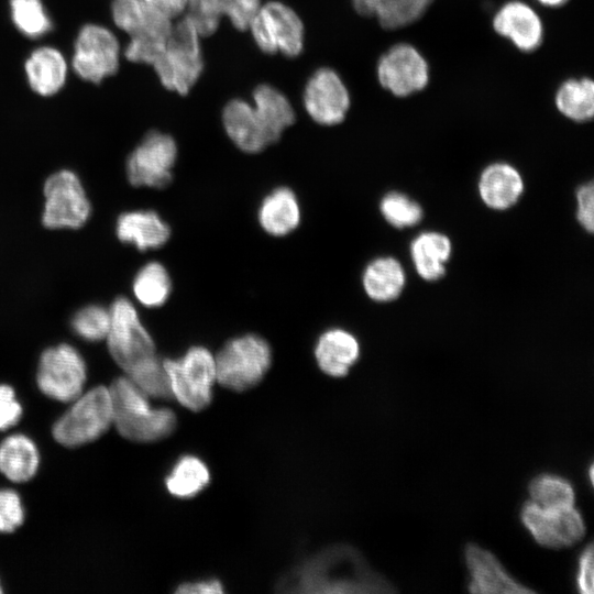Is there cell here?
Wrapping results in <instances>:
<instances>
[{
	"mask_svg": "<svg viewBox=\"0 0 594 594\" xmlns=\"http://www.w3.org/2000/svg\"><path fill=\"white\" fill-rule=\"evenodd\" d=\"M210 481L206 463L195 455H183L174 464L165 480L167 491L179 498H190L199 494Z\"/></svg>",
	"mask_w": 594,
	"mask_h": 594,
	"instance_id": "obj_29",
	"label": "cell"
},
{
	"mask_svg": "<svg viewBox=\"0 0 594 594\" xmlns=\"http://www.w3.org/2000/svg\"><path fill=\"white\" fill-rule=\"evenodd\" d=\"M406 284L402 264L392 256L371 261L363 271L362 286L374 301L388 302L399 297Z\"/></svg>",
	"mask_w": 594,
	"mask_h": 594,
	"instance_id": "obj_26",
	"label": "cell"
},
{
	"mask_svg": "<svg viewBox=\"0 0 594 594\" xmlns=\"http://www.w3.org/2000/svg\"><path fill=\"white\" fill-rule=\"evenodd\" d=\"M15 26L24 35L37 38L51 30V21L41 0H10Z\"/></svg>",
	"mask_w": 594,
	"mask_h": 594,
	"instance_id": "obj_35",
	"label": "cell"
},
{
	"mask_svg": "<svg viewBox=\"0 0 594 594\" xmlns=\"http://www.w3.org/2000/svg\"><path fill=\"white\" fill-rule=\"evenodd\" d=\"M304 103L314 121L322 125H336L344 120L350 97L336 72L320 68L306 85Z\"/></svg>",
	"mask_w": 594,
	"mask_h": 594,
	"instance_id": "obj_17",
	"label": "cell"
},
{
	"mask_svg": "<svg viewBox=\"0 0 594 594\" xmlns=\"http://www.w3.org/2000/svg\"><path fill=\"white\" fill-rule=\"evenodd\" d=\"M24 508L19 494L0 490V532H12L22 525Z\"/></svg>",
	"mask_w": 594,
	"mask_h": 594,
	"instance_id": "obj_38",
	"label": "cell"
},
{
	"mask_svg": "<svg viewBox=\"0 0 594 594\" xmlns=\"http://www.w3.org/2000/svg\"><path fill=\"white\" fill-rule=\"evenodd\" d=\"M172 278L160 262H148L136 273L132 289L138 301L147 308L163 306L172 293Z\"/></svg>",
	"mask_w": 594,
	"mask_h": 594,
	"instance_id": "obj_30",
	"label": "cell"
},
{
	"mask_svg": "<svg viewBox=\"0 0 594 594\" xmlns=\"http://www.w3.org/2000/svg\"><path fill=\"white\" fill-rule=\"evenodd\" d=\"M176 158L177 144L173 136L151 131L128 158V179L134 187L163 189L173 179Z\"/></svg>",
	"mask_w": 594,
	"mask_h": 594,
	"instance_id": "obj_12",
	"label": "cell"
},
{
	"mask_svg": "<svg viewBox=\"0 0 594 594\" xmlns=\"http://www.w3.org/2000/svg\"><path fill=\"white\" fill-rule=\"evenodd\" d=\"M160 12L174 19L187 10L189 0H145Z\"/></svg>",
	"mask_w": 594,
	"mask_h": 594,
	"instance_id": "obj_43",
	"label": "cell"
},
{
	"mask_svg": "<svg viewBox=\"0 0 594 594\" xmlns=\"http://www.w3.org/2000/svg\"><path fill=\"white\" fill-rule=\"evenodd\" d=\"M0 593H2V588H1V585H0Z\"/></svg>",
	"mask_w": 594,
	"mask_h": 594,
	"instance_id": "obj_47",
	"label": "cell"
},
{
	"mask_svg": "<svg viewBox=\"0 0 594 594\" xmlns=\"http://www.w3.org/2000/svg\"><path fill=\"white\" fill-rule=\"evenodd\" d=\"M200 35L185 15L173 24L164 56L155 72L162 85L179 95H187L196 84L202 68Z\"/></svg>",
	"mask_w": 594,
	"mask_h": 594,
	"instance_id": "obj_8",
	"label": "cell"
},
{
	"mask_svg": "<svg viewBox=\"0 0 594 594\" xmlns=\"http://www.w3.org/2000/svg\"><path fill=\"white\" fill-rule=\"evenodd\" d=\"M119 66V44L106 28L87 24L76 40L73 67L85 80L100 82L114 75Z\"/></svg>",
	"mask_w": 594,
	"mask_h": 594,
	"instance_id": "obj_15",
	"label": "cell"
},
{
	"mask_svg": "<svg viewBox=\"0 0 594 594\" xmlns=\"http://www.w3.org/2000/svg\"><path fill=\"white\" fill-rule=\"evenodd\" d=\"M530 501L543 508H563L574 506L575 492L566 479L543 473L534 477L528 485Z\"/></svg>",
	"mask_w": 594,
	"mask_h": 594,
	"instance_id": "obj_32",
	"label": "cell"
},
{
	"mask_svg": "<svg viewBox=\"0 0 594 594\" xmlns=\"http://www.w3.org/2000/svg\"><path fill=\"white\" fill-rule=\"evenodd\" d=\"M380 211L391 226L398 229L414 227L424 217L421 206L398 191H389L383 196Z\"/></svg>",
	"mask_w": 594,
	"mask_h": 594,
	"instance_id": "obj_34",
	"label": "cell"
},
{
	"mask_svg": "<svg viewBox=\"0 0 594 594\" xmlns=\"http://www.w3.org/2000/svg\"><path fill=\"white\" fill-rule=\"evenodd\" d=\"M109 312L107 345L112 359L125 373L156 354L153 338L129 299L117 298Z\"/></svg>",
	"mask_w": 594,
	"mask_h": 594,
	"instance_id": "obj_9",
	"label": "cell"
},
{
	"mask_svg": "<svg viewBox=\"0 0 594 594\" xmlns=\"http://www.w3.org/2000/svg\"><path fill=\"white\" fill-rule=\"evenodd\" d=\"M22 406L15 397L14 389L7 384H0V430H6L19 422L22 417Z\"/></svg>",
	"mask_w": 594,
	"mask_h": 594,
	"instance_id": "obj_39",
	"label": "cell"
},
{
	"mask_svg": "<svg viewBox=\"0 0 594 594\" xmlns=\"http://www.w3.org/2000/svg\"><path fill=\"white\" fill-rule=\"evenodd\" d=\"M360 350L353 333L342 328H330L317 339L314 353L318 367L324 374L342 377L359 360Z\"/></svg>",
	"mask_w": 594,
	"mask_h": 594,
	"instance_id": "obj_21",
	"label": "cell"
},
{
	"mask_svg": "<svg viewBox=\"0 0 594 594\" xmlns=\"http://www.w3.org/2000/svg\"><path fill=\"white\" fill-rule=\"evenodd\" d=\"M176 592L182 594H216L222 593L223 586L220 581L211 579L183 583Z\"/></svg>",
	"mask_w": 594,
	"mask_h": 594,
	"instance_id": "obj_42",
	"label": "cell"
},
{
	"mask_svg": "<svg viewBox=\"0 0 594 594\" xmlns=\"http://www.w3.org/2000/svg\"><path fill=\"white\" fill-rule=\"evenodd\" d=\"M377 77L382 87L393 95L406 97L427 86L428 64L414 46L397 44L380 58Z\"/></svg>",
	"mask_w": 594,
	"mask_h": 594,
	"instance_id": "obj_16",
	"label": "cell"
},
{
	"mask_svg": "<svg viewBox=\"0 0 594 594\" xmlns=\"http://www.w3.org/2000/svg\"><path fill=\"white\" fill-rule=\"evenodd\" d=\"M479 193L482 201L492 209L513 207L524 193L520 173L508 163H493L481 174Z\"/></svg>",
	"mask_w": 594,
	"mask_h": 594,
	"instance_id": "obj_24",
	"label": "cell"
},
{
	"mask_svg": "<svg viewBox=\"0 0 594 594\" xmlns=\"http://www.w3.org/2000/svg\"><path fill=\"white\" fill-rule=\"evenodd\" d=\"M260 6V0H189L186 16L200 37H206L217 31L223 15L235 29L246 31Z\"/></svg>",
	"mask_w": 594,
	"mask_h": 594,
	"instance_id": "obj_19",
	"label": "cell"
},
{
	"mask_svg": "<svg viewBox=\"0 0 594 594\" xmlns=\"http://www.w3.org/2000/svg\"><path fill=\"white\" fill-rule=\"evenodd\" d=\"M588 476H590V482L593 483V464L590 465V469H588Z\"/></svg>",
	"mask_w": 594,
	"mask_h": 594,
	"instance_id": "obj_46",
	"label": "cell"
},
{
	"mask_svg": "<svg viewBox=\"0 0 594 594\" xmlns=\"http://www.w3.org/2000/svg\"><path fill=\"white\" fill-rule=\"evenodd\" d=\"M451 253L450 239L436 231L420 233L410 244V256L415 270L427 282L438 280L446 274V263Z\"/></svg>",
	"mask_w": 594,
	"mask_h": 594,
	"instance_id": "obj_25",
	"label": "cell"
},
{
	"mask_svg": "<svg viewBox=\"0 0 594 594\" xmlns=\"http://www.w3.org/2000/svg\"><path fill=\"white\" fill-rule=\"evenodd\" d=\"M576 219L590 233L594 230V187L593 183L584 184L576 190Z\"/></svg>",
	"mask_w": 594,
	"mask_h": 594,
	"instance_id": "obj_41",
	"label": "cell"
},
{
	"mask_svg": "<svg viewBox=\"0 0 594 594\" xmlns=\"http://www.w3.org/2000/svg\"><path fill=\"white\" fill-rule=\"evenodd\" d=\"M296 593L373 594L395 593L394 585L371 569L351 546H331L301 562L278 584Z\"/></svg>",
	"mask_w": 594,
	"mask_h": 594,
	"instance_id": "obj_1",
	"label": "cell"
},
{
	"mask_svg": "<svg viewBox=\"0 0 594 594\" xmlns=\"http://www.w3.org/2000/svg\"><path fill=\"white\" fill-rule=\"evenodd\" d=\"M86 375V364L80 353L72 345L63 343L42 353L36 383L47 397L70 403L82 393Z\"/></svg>",
	"mask_w": 594,
	"mask_h": 594,
	"instance_id": "obj_10",
	"label": "cell"
},
{
	"mask_svg": "<svg viewBox=\"0 0 594 594\" xmlns=\"http://www.w3.org/2000/svg\"><path fill=\"white\" fill-rule=\"evenodd\" d=\"M520 520L537 543L560 549L574 544L585 534V522L574 507L543 508L531 501L520 510Z\"/></svg>",
	"mask_w": 594,
	"mask_h": 594,
	"instance_id": "obj_14",
	"label": "cell"
},
{
	"mask_svg": "<svg viewBox=\"0 0 594 594\" xmlns=\"http://www.w3.org/2000/svg\"><path fill=\"white\" fill-rule=\"evenodd\" d=\"M464 559L470 575L468 584L472 593H535L514 579L499 560L481 546L470 542L464 548Z\"/></svg>",
	"mask_w": 594,
	"mask_h": 594,
	"instance_id": "obj_18",
	"label": "cell"
},
{
	"mask_svg": "<svg viewBox=\"0 0 594 594\" xmlns=\"http://www.w3.org/2000/svg\"><path fill=\"white\" fill-rule=\"evenodd\" d=\"M272 349L258 334L245 333L228 340L215 355L216 378L222 387L245 392L257 385L272 364Z\"/></svg>",
	"mask_w": 594,
	"mask_h": 594,
	"instance_id": "obj_4",
	"label": "cell"
},
{
	"mask_svg": "<svg viewBox=\"0 0 594 594\" xmlns=\"http://www.w3.org/2000/svg\"><path fill=\"white\" fill-rule=\"evenodd\" d=\"M112 400V426L133 442H155L173 433L176 415L169 408H154L128 376L116 378L109 386Z\"/></svg>",
	"mask_w": 594,
	"mask_h": 594,
	"instance_id": "obj_3",
	"label": "cell"
},
{
	"mask_svg": "<svg viewBox=\"0 0 594 594\" xmlns=\"http://www.w3.org/2000/svg\"><path fill=\"white\" fill-rule=\"evenodd\" d=\"M593 553V543L588 542L578 558L575 587L581 594H592L594 591Z\"/></svg>",
	"mask_w": 594,
	"mask_h": 594,
	"instance_id": "obj_40",
	"label": "cell"
},
{
	"mask_svg": "<svg viewBox=\"0 0 594 594\" xmlns=\"http://www.w3.org/2000/svg\"><path fill=\"white\" fill-rule=\"evenodd\" d=\"M556 105L566 118L585 122L594 114V84L588 78L564 81L556 95Z\"/></svg>",
	"mask_w": 594,
	"mask_h": 594,
	"instance_id": "obj_31",
	"label": "cell"
},
{
	"mask_svg": "<svg viewBox=\"0 0 594 594\" xmlns=\"http://www.w3.org/2000/svg\"><path fill=\"white\" fill-rule=\"evenodd\" d=\"M249 29L257 46L266 54L280 52L296 57L302 50V22L295 11L280 2L260 6Z\"/></svg>",
	"mask_w": 594,
	"mask_h": 594,
	"instance_id": "obj_11",
	"label": "cell"
},
{
	"mask_svg": "<svg viewBox=\"0 0 594 594\" xmlns=\"http://www.w3.org/2000/svg\"><path fill=\"white\" fill-rule=\"evenodd\" d=\"M433 0H388L376 13L384 29L394 30L418 20Z\"/></svg>",
	"mask_w": 594,
	"mask_h": 594,
	"instance_id": "obj_36",
	"label": "cell"
},
{
	"mask_svg": "<svg viewBox=\"0 0 594 594\" xmlns=\"http://www.w3.org/2000/svg\"><path fill=\"white\" fill-rule=\"evenodd\" d=\"M388 0H352L354 9L362 15L373 16Z\"/></svg>",
	"mask_w": 594,
	"mask_h": 594,
	"instance_id": "obj_44",
	"label": "cell"
},
{
	"mask_svg": "<svg viewBox=\"0 0 594 594\" xmlns=\"http://www.w3.org/2000/svg\"><path fill=\"white\" fill-rule=\"evenodd\" d=\"M494 30L509 38L519 50L531 52L542 42L543 29L540 18L526 3L510 1L495 14Z\"/></svg>",
	"mask_w": 594,
	"mask_h": 594,
	"instance_id": "obj_20",
	"label": "cell"
},
{
	"mask_svg": "<svg viewBox=\"0 0 594 594\" xmlns=\"http://www.w3.org/2000/svg\"><path fill=\"white\" fill-rule=\"evenodd\" d=\"M38 465V450L25 435H11L0 443V472L8 480L26 482L35 475Z\"/></svg>",
	"mask_w": 594,
	"mask_h": 594,
	"instance_id": "obj_27",
	"label": "cell"
},
{
	"mask_svg": "<svg viewBox=\"0 0 594 594\" xmlns=\"http://www.w3.org/2000/svg\"><path fill=\"white\" fill-rule=\"evenodd\" d=\"M253 98L254 107L244 100L233 99L222 113L228 136L238 148L249 154L260 153L276 143L295 122L289 101L274 87L257 86Z\"/></svg>",
	"mask_w": 594,
	"mask_h": 594,
	"instance_id": "obj_2",
	"label": "cell"
},
{
	"mask_svg": "<svg viewBox=\"0 0 594 594\" xmlns=\"http://www.w3.org/2000/svg\"><path fill=\"white\" fill-rule=\"evenodd\" d=\"M53 426L54 439L76 448L100 438L112 426V400L109 387L97 386L81 393Z\"/></svg>",
	"mask_w": 594,
	"mask_h": 594,
	"instance_id": "obj_7",
	"label": "cell"
},
{
	"mask_svg": "<svg viewBox=\"0 0 594 594\" xmlns=\"http://www.w3.org/2000/svg\"><path fill=\"white\" fill-rule=\"evenodd\" d=\"M539 2L543 3L544 6L550 7H557L565 3L568 0H538Z\"/></svg>",
	"mask_w": 594,
	"mask_h": 594,
	"instance_id": "obj_45",
	"label": "cell"
},
{
	"mask_svg": "<svg viewBox=\"0 0 594 594\" xmlns=\"http://www.w3.org/2000/svg\"><path fill=\"white\" fill-rule=\"evenodd\" d=\"M43 224L50 229L80 228L90 216V204L78 176L70 170L51 175L44 184Z\"/></svg>",
	"mask_w": 594,
	"mask_h": 594,
	"instance_id": "obj_13",
	"label": "cell"
},
{
	"mask_svg": "<svg viewBox=\"0 0 594 594\" xmlns=\"http://www.w3.org/2000/svg\"><path fill=\"white\" fill-rule=\"evenodd\" d=\"M257 221L268 235L283 238L294 232L301 221V209L297 195L286 186L271 190L257 209Z\"/></svg>",
	"mask_w": 594,
	"mask_h": 594,
	"instance_id": "obj_22",
	"label": "cell"
},
{
	"mask_svg": "<svg viewBox=\"0 0 594 594\" xmlns=\"http://www.w3.org/2000/svg\"><path fill=\"white\" fill-rule=\"evenodd\" d=\"M170 227L153 210L128 211L118 218L117 235L120 241L140 251L162 248L170 238Z\"/></svg>",
	"mask_w": 594,
	"mask_h": 594,
	"instance_id": "obj_23",
	"label": "cell"
},
{
	"mask_svg": "<svg viewBox=\"0 0 594 594\" xmlns=\"http://www.w3.org/2000/svg\"><path fill=\"white\" fill-rule=\"evenodd\" d=\"M31 88L41 96L56 94L65 84L67 66L63 55L53 47L35 50L25 63Z\"/></svg>",
	"mask_w": 594,
	"mask_h": 594,
	"instance_id": "obj_28",
	"label": "cell"
},
{
	"mask_svg": "<svg viewBox=\"0 0 594 594\" xmlns=\"http://www.w3.org/2000/svg\"><path fill=\"white\" fill-rule=\"evenodd\" d=\"M125 374L150 398H172L163 359L156 354L132 367Z\"/></svg>",
	"mask_w": 594,
	"mask_h": 594,
	"instance_id": "obj_33",
	"label": "cell"
},
{
	"mask_svg": "<svg viewBox=\"0 0 594 594\" xmlns=\"http://www.w3.org/2000/svg\"><path fill=\"white\" fill-rule=\"evenodd\" d=\"M77 336L87 341L106 339L110 327V312L99 305H89L78 310L72 319Z\"/></svg>",
	"mask_w": 594,
	"mask_h": 594,
	"instance_id": "obj_37",
	"label": "cell"
},
{
	"mask_svg": "<svg viewBox=\"0 0 594 594\" xmlns=\"http://www.w3.org/2000/svg\"><path fill=\"white\" fill-rule=\"evenodd\" d=\"M112 18L130 35L124 51L127 59L145 63L160 52L172 33V19L145 0H113Z\"/></svg>",
	"mask_w": 594,
	"mask_h": 594,
	"instance_id": "obj_5",
	"label": "cell"
},
{
	"mask_svg": "<svg viewBox=\"0 0 594 594\" xmlns=\"http://www.w3.org/2000/svg\"><path fill=\"white\" fill-rule=\"evenodd\" d=\"M172 398L185 408L199 411L212 400L216 362L212 352L202 345H194L176 359H164Z\"/></svg>",
	"mask_w": 594,
	"mask_h": 594,
	"instance_id": "obj_6",
	"label": "cell"
}]
</instances>
